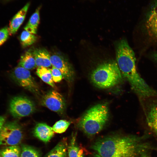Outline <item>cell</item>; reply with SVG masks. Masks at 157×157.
Listing matches in <instances>:
<instances>
[{
    "mask_svg": "<svg viewBox=\"0 0 157 157\" xmlns=\"http://www.w3.org/2000/svg\"><path fill=\"white\" fill-rule=\"evenodd\" d=\"M116 61L123 77L129 83L132 89L141 99L157 96V92L140 76L135 65V53L127 41L122 39L115 45Z\"/></svg>",
    "mask_w": 157,
    "mask_h": 157,
    "instance_id": "cell-1",
    "label": "cell"
},
{
    "mask_svg": "<svg viewBox=\"0 0 157 157\" xmlns=\"http://www.w3.org/2000/svg\"><path fill=\"white\" fill-rule=\"evenodd\" d=\"M135 138L131 136H108L97 141L91 148L101 157H135L138 148Z\"/></svg>",
    "mask_w": 157,
    "mask_h": 157,
    "instance_id": "cell-2",
    "label": "cell"
},
{
    "mask_svg": "<svg viewBox=\"0 0 157 157\" xmlns=\"http://www.w3.org/2000/svg\"><path fill=\"white\" fill-rule=\"evenodd\" d=\"M108 105L106 104L96 105L88 109L78 123L80 128L86 134L94 135L103 129L109 117Z\"/></svg>",
    "mask_w": 157,
    "mask_h": 157,
    "instance_id": "cell-3",
    "label": "cell"
},
{
    "mask_svg": "<svg viewBox=\"0 0 157 157\" xmlns=\"http://www.w3.org/2000/svg\"><path fill=\"white\" fill-rule=\"evenodd\" d=\"M122 78L117 63L114 60L99 65L92 71L90 76L92 83L102 89L115 86L122 81Z\"/></svg>",
    "mask_w": 157,
    "mask_h": 157,
    "instance_id": "cell-4",
    "label": "cell"
},
{
    "mask_svg": "<svg viewBox=\"0 0 157 157\" xmlns=\"http://www.w3.org/2000/svg\"><path fill=\"white\" fill-rule=\"evenodd\" d=\"M23 136L22 128L17 122L5 123L0 132V146L18 145Z\"/></svg>",
    "mask_w": 157,
    "mask_h": 157,
    "instance_id": "cell-5",
    "label": "cell"
},
{
    "mask_svg": "<svg viewBox=\"0 0 157 157\" xmlns=\"http://www.w3.org/2000/svg\"><path fill=\"white\" fill-rule=\"evenodd\" d=\"M9 109L13 117L19 118L31 114L35 110V107L33 102L27 97L17 96L11 99Z\"/></svg>",
    "mask_w": 157,
    "mask_h": 157,
    "instance_id": "cell-6",
    "label": "cell"
},
{
    "mask_svg": "<svg viewBox=\"0 0 157 157\" xmlns=\"http://www.w3.org/2000/svg\"><path fill=\"white\" fill-rule=\"evenodd\" d=\"M10 76L25 89L34 94L39 93L38 86L28 70L18 66L11 72Z\"/></svg>",
    "mask_w": 157,
    "mask_h": 157,
    "instance_id": "cell-7",
    "label": "cell"
},
{
    "mask_svg": "<svg viewBox=\"0 0 157 157\" xmlns=\"http://www.w3.org/2000/svg\"><path fill=\"white\" fill-rule=\"evenodd\" d=\"M51 65L58 69L61 72L63 77L66 81L71 82L74 76V72L71 64L62 56L58 54L51 56Z\"/></svg>",
    "mask_w": 157,
    "mask_h": 157,
    "instance_id": "cell-8",
    "label": "cell"
},
{
    "mask_svg": "<svg viewBox=\"0 0 157 157\" xmlns=\"http://www.w3.org/2000/svg\"><path fill=\"white\" fill-rule=\"evenodd\" d=\"M43 105L50 110L62 114L65 108V103L63 96L57 91L52 90L43 97Z\"/></svg>",
    "mask_w": 157,
    "mask_h": 157,
    "instance_id": "cell-9",
    "label": "cell"
},
{
    "mask_svg": "<svg viewBox=\"0 0 157 157\" xmlns=\"http://www.w3.org/2000/svg\"><path fill=\"white\" fill-rule=\"evenodd\" d=\"M152 97L145 109L146 119L148 126L157 135V97Z\"/></svg>",
    "mask_w": 157,
    "mask_h": 157,
    "instance_id": "cell-10",
    "label": "cell"
},
{
    "mask_svg": "<svg viewBox=\"0 0 157 157\" xmlns=\"http://www.w3.org/2000/svg\"><path fill=\"white\" fill-rule=\"evenodd\" d=\"M146 26L149 34L157 39V0H155L147 15Z\"/></svg>",
    "mask_w": 157,
    "mask_h": 157,
    "instance_id": "cell-11",
    "label": "cell"
},
{
    "mask_svg": "<svg viewBox=\"0 0 157 157\" xmlns=\"http://www.w3.org/2000/svg\"><path fill=\"white\" fill-rule=\"evenodd\" d=\"M52 128L44 123H39L35 126L33 131L35 136L45 142L49 141L54 134Z\"/></svg>",
    "mask_w": 157,
    "mask_h": 157,
    "instance_id": "cell-12",
    "label": "cell"
},
{
    "mask_svg": "<svg viewBox=\"0 0 157 157\" xmlns=\"http://www.w3.org/2000/svg\"><path fill=\"white\" fill-rule=\"evenodd\" d=\"M29 6V3H26L11 20L8 28L10 35L15 34L23 22Z\"/></svg>",
    "mask_w": 157,
    "mask_h": 157,
    "instance_id": "cell-13",
    "label": "cell"
},
{
    "mask_svg": "<svg viewBox=\"0 0 157 157\" xmlns=\"http://www.w3.org/2000/svg\"><path fill=\"white\" fill-rule=\"evenodd\" d=\"M32 51L37 67H48L52 65L50 59L51 56L46 49L36 48L32 49Z\"/></svg>",
    "mask_w": 157,
    "mask_h": 157,
    "instance_id": "cell-14",
    "label": "cell"
},
{
    "mask_svg": "<svg viewBox=\"0 0 157 157\" xmlns=\"http://www.w3.org/2000/svg\"><path fill=\"white\" fill-rule=\"evenodd\" d=\"M18 66L28 70L37 67L32 49L28 50L21 56Z\"/></svg>",
    "mask_w": 157,
    "mask_h": 157,
    "instance_id": "cell-15",
    "label": "cell"
},
{
    "mask_svg": "<svg viewBox=\"0 0 157 157\" xmlns=\"http://www.w3.org/2000/svg\"><path fill=\"white\" fill-rule=\"evenodd\" d=\"M40 6L38 7L32 15L27 24L24 28L25 30L35 34L37 33L38 27L40 20Z\"/></svg>",
    "mask_w": 157,
    "mask_h": 157,
    "instance_id": "cell-16",
    "label": "cell"
},
{
    "mask_svg": "<svg viewBox=\"0 0 157 157\" xmlns=\"http://www.w3.org/2000/svg\"><path fill=\"white\" fill-rule=\"evenodd\" d=\"M36 73L44 82L53 87L55 86L52 78L50 69L44 67H38Z\"/></svg>",
    "mask_w": 157,
    "mask_h": 157,
    "instance_id": "cell-17",
    "label": "cell"
},
{
    "mask_svg": "<svg viewBox=\"0 0 157 157\" xmlns=\"http://www.w3.org/2000/svg\"><path fill=\"white\" fill-rule=\"evenodd\" d=\"M21 149L18 145L6 146L0 149L1 157H20Z\"/></svg>",
    "mask_w": 157,
    "mask_h": 157,
    "instance_id": "cell-18",
    "label": "cell"
},
{
    "mask_svg": "<svg viewBox=\"0 0 157 157\" xmlns=\"http://www.w3.org/2000/svg\"><path fill=\"white\" fill-rule=\"evenodd\" d=\"M67 148L63 142L59 143L45 157H66Z\"/></svg>",
    "mask_w": 157,
    "mask_h": 157,
    "instance_id": "cell-19",
    "label": "cell"
},
{
    "mask_svg": "<svg viewBox=\"0 0 157 157\" xmlns=\"http://www.w3.org/2000/svg\"><path fill=\"white\" fill-rule=\"evenodd\" d=\"M19 39L22 46L25 47L34 43L37 38L35 34L30 33L24 30L22 33Z\"/></svg>",
    "mask_w": 157,
    "mask_h": 157,
    "instance_id": "cell-20",
    "label": "cell"
},
{
    "mask_svg": "<svg viewBox=\"0 0 157 157\" xmlns=\"http://www.w3.org/2000/svg\"><path fill=\"white\" fill-rule=\"evenodd\" d=\"M69 157H83V152L76 144L75 138H73L68 148Z\"/></svg>",
    "mask_w": 157,
    "mask_h": 157,
    "instance_id": "cell-21",
    "label": "cell"
},
{
    "mask_svg": "<svg viewBox=\"0 0 157 157\" xmlns=\"http://www.w3.org/2000/svg\"><path fill=\"white\" fill-rule=\"evenodd\" d=\"M20 157H40V155L38 151L34 148L24 145L22 147Z\"/></svg>",
    "mask_w": 157,
    "mask_h": 157,
    "instance_id": "cell-22",
    "label": "cell"
},
{
    "mask_svg": "<svg viewBox=\"0 0 157 157\" xmlns=\"http://www.w3.org/2000/svg\"><path fill=\"white\" fill-rule=\"evenodd\" d=\"M70 124V122L65 120L56 122L52 127L53 131L57 133H62L66 131Z\"/></svg>",
    "mask_w": 157,
    "mask_h": 157,
    "instance_id": "cell-23",
    "label": "cell"
},
{
    "mask_svg": "<svg viewBox=\"0 0 157 157\" xmlns=\"http://www.w3.org/2000/svg\"><path fill=\"white\" fill-rule=\"evenodd\" d=\"M52 78L54 82H59L63 78L60 71L55 67L52 66L50 69Z\"/></svg>",
    "mask_w": 157,
    "mask_h": 157,
    "instance_id": "cell-24",
    "label": "cell"
},
{
    "mask_svg": "<svg viewBox=\"0 0 157 157\" xmlns=\"http://www.w3.org/2000/svg\"><path fill=\"white\" fill-rule=\"evenodd\" d=\"M10 35L8 28L5 26L0 29V46L8 39Z\"/></svg>",
    "mask_w": 157,
    "mask_h": 157,
    "instance_id": "cell-25",
    "label": "cell"
},
{
    "mask_svg": "<svg viewBox=\"0 0 157 157\" xmlns=\"http://www.w3.org/2000/svg\"><path fill=\"white\" fill-rule=\"evenodd\" d=\"M6 117L3 116H0V132L5 123Z\"/></svg>",
    "mask_w": 157,
    "mask_h": 157,
    "instance_id": "cell-26",
    "label": "cell"
},
{
    "mask_svg": "<svg viewBox=\"0 0 157 157\" xmlns=\"http://www.w3.org/2000/svg\"><path fill=\"white\" fill-rule=\"evenodd\" d=\"M153 57L155 60L157 62V51L154 54Z\"/></svg>",
    "mask_w": 157,
    "mask_h": 157,
    "instance_id": "cell-27",
    "label": "cell"
},
{
    "mask_svg": "<svg viewBox=\"0 0 157 157\" xmlns=\"http://www.w3.org/2000/svg\"><path fill=\"white\" fill-rule=\"evenodd\" d=\"M140 157H148V156L145 154H142Z\"/></svg>",
    "mask_w": 157,
    "mask_h": 157,
    "instance_id": "cell-28",
    "label": "cell"
},
{
    "mask_svg": "<svg viewBox=\"0 0 157 157\" xmlns=\"http://www.w3.org/2000/svg\"><path fill=\"white\" fill-rule=\"evenodd\" d=\"M95 157H101L98 155H97Z\"/></svg>",
    "mask_w": 157,
    "mask_h": 157,
    "instance_id": "cell-29",
    "label": "cell"
},
{
    "mask_svg": "<svg viewBox=\"0 0 157 157\" xmlns=\"http://www.w3.org/2000/svg\"><path fill=\"white\" fill-rule=\"evenodd\" d=\"M0 157H1L0 156Z\"/></svg>",
    "mask_w": 157,
    "mask_h": 157,
    "instance_id": "cell-30",
    "label": "cell"
}]
</instances>
